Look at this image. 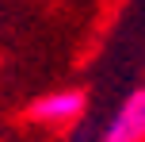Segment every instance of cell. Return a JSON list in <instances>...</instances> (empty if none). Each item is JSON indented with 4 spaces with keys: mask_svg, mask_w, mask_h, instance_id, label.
I'll list each match as a JSON object with an SVG mask.
<instances>
[{
    "mask_svg": "<svg viewBox=\"0 0 145 142\" xmlns=\"http://www.w3.org/2000/svg\"><path fill=\"white\" fill-rule=\"evenodd\" d=\"M95 142H145V85L130 89L115 104Z\"/></svg>",
    "mask_w": 145,
    "mask_h": 142,
    "instance_id": "cell-1",
    "label": "cell"
},
{
    "mask_svg": "<svg viewBox=\"0 0 145 142\" xmlns=\"http://www.w3.org/2000/svg\"><path fill=\"white\" fill-rule=\"evenodd\" d=\"M84 108H88V96L80 89H54V92L35 100L31 115L38 123H46V127H69V123H76L84 115Z\"/></svg>",
    "mask_w": 145,
    "mask_h": 142,
    "instance_id": "cell-2",
    "label": "cell"
}]
</instances>
